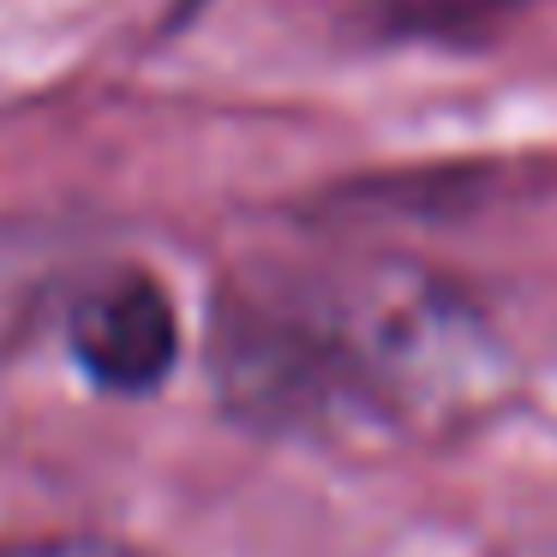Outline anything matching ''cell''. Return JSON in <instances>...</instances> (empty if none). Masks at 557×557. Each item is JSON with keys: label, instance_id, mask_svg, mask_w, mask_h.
I'll list each match as a JSON object with an SVG mask.
<instances>
[{"label": "cell", "instance_id": "7a4b0ae2", "mask_svg": "<svg viewBox=\"0 0 557 557\" xmlns=\"http://www.w3.org/2000/svg\"><path fill=\"white\" fill-rule=\"evenodd\" d=\"M73 360L114 396H145L181 360V318L150 276H126L90 288L73 306Z\"/></svg>", "mask_w": 557, "mask_h": 557}, {"label": "cell", "instance_id": "6da1fadb", "mask_svg": "<svg viewBox=\"0 0 557 557\" xmlns=\"http://www.w3.org/2000/svg\"><path fill=\"white\" fill-rule=\"evenodd\" d=\"M222 396L264 432L461 437L509 396L504 342L456 288L408 264L282 282L228 306Z\"/></svg>", "mask_w": 557, "mask_h": 557}, {"label": "cell", "instance_id": "3957f363", "mask_svg": "<svg viewBox=\"0 0 557 557\" xmlns=\"http://www.w3.org/2000/svg\"><path fill=\"white\" fill-rule=\"evenodd\" d=\"M533 7L540 0H377V25L413 42H473Z\"/></svg>", "mask_w": 557, "mask_h": 557}, {"label": "cell", "instance_id": "277c9868", "mask_svg": "<svg viewBox=\"0 0 557 557\" xmlns=\"http://www.w3.org/2000/svg\"><path fill=\"white\" fill-rule=\"evenodd\" d=\"M0 557H145V552H126L114 540H37V545H18V552H0Z\"/></svg>", "mask_w": 557, "mask_h": 557}, {"label": "cell", "instance_id": "5b68a950", "mask_svg": "<svg viewBox=\"0 0 557 557\" xmlns=\"http://www.w3.org/2000/svg\"><path fill=\"white\" fill-rule=\"evenodd\" d=\"M504 557H557V540H533V545H516V552Z\"/></svg>", "mask_w": 557, "mask_h": 557}]
</instances>
